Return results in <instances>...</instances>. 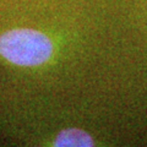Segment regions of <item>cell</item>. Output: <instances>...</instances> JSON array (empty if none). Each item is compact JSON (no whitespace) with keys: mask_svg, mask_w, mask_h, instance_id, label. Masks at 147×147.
Here are the masks:
<instances>
[{"mask_svg":"<svg viewBox=\"0 0 147 147\" xmlns=\"http://www.w3.org/2000/svg\"><path fill=\"white\" fill-rule=\"evenodd\" d=\"M53 54V43L44 33L17 28L0 36V55L20 66H38Z\"/></svg>","mask_w":147,"mask_h":147,"instance_id":"obj_1","label":"cell"},{"mask_svg":"<svg viewBox=\"0 0 147 147\" xmlns=\"http://www.w3.org/2000/svg\"><path fill=\"white\" fill-rule=\"evenodd\" d=\"M93 145L94 141L88 132L76 127L61 130L54 141V146L58 147H90Z\"/></svg>","mask_w":147,"mask_h":147,"instance_id":"obj_2","label":"cell"}]
</instances>
